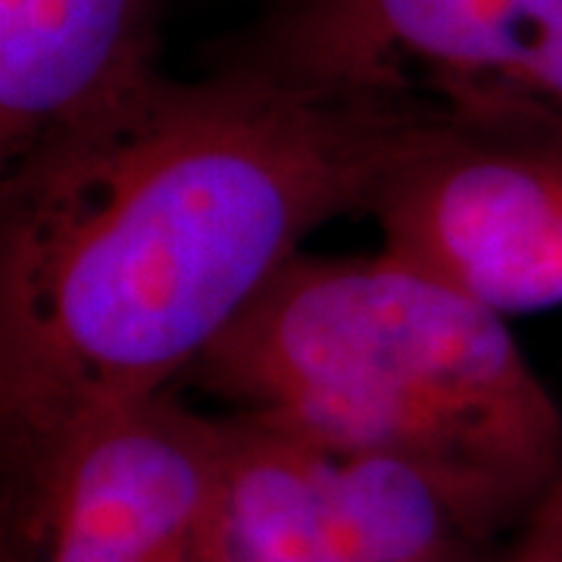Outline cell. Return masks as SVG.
<instances>
[{"instance_id":"cell-9","label":"cell","mask_w":562,"mask_h":562,"mask_svg":"<svg viewBox=\"0 0 562 562\" xmlns=\"http://www.w3.org/2000/svg\"><path fill=\"white\" fill-rule=\"evenodd\" d=\"M501 562H562V469L522 528L509 538Z\"/></svg>"},{"instance_id":"cell-6","label":"cell","mask_w":562,"mask_h":562,"mask_svg":"<svg viewBox=\"0 0 562 562\" xmlns=\"http://www.w3.org/2000/svg\"><path fill=\"white\" fill-rule=\"evenodd\" d=\"M162 0H0V166L106 120L160 69Z\"/></svg>"},{"instance_id":"cell-7","label":"cell","mask_w":562,"mask_h":562,"mask_svg":"<svg viewBox=\"0 0 562 562\" xmlns=\"http://www.w3.org/2000/svg\"><path fill=\"white\" fill-rule=\"evenodd\" d=\"M313 453L347 562H501L509 538L435 475L384 457Z\"/></svg>"},{"instance_id":"cell-4","label":"cell","mask_w":562,"mask_h":562,"mask_svg":"<svg viewBox=\"0 0 562 562\" xmlns=\"http://www.w3.org/2000/svg\"><path fill=\"white\" fill-rule=\"evenodd\" d=\"M228 422L162 394L0 491L3 562H220Z\"/></svg>"},{"instance_id":"cell-8","label":"cell","mask_w":562,"mask_h":562,"mask_svg":"<svg viewBox=\"0 0 562 562\" xmlns=\"http://www.w3.org/2000/svg\"><path fill=\"white\" fill-rule=\"evenodd\" d=\"M228 422L220 562H347L322 497L319 462L262 422Z\"/></svg>"},{"instance_id":"cell-5","label":"cell","mask_w":562,"mask_h":562,"mask_svg":"<svg viewBox=\"0 0 562 562\" xmlns=\"http://www.w3.org/2000/svg\"><path fill=\"white\" fill-rule=\"evenodd\" d=\"M369 220L384 250L503 319L562 306V138L438 132Z\"/></svg>"},{"instance_id":"cell-1","label":"cell","mask_w":562,"mask_h":562,"mask_svg":"<svg viewBox=\"0 0 562 562\" xmlns=\"http://www.w3.org/2000/svg\"><path fill=\"white\" fill-rule=\"evenodd\" d=\"M431 135L222 63L0 166V491L176 394L306 241L369 216Z\"/></svg>"},{"instance_id":"cell-3","label":"cell","mask_w":562,"mask_h":562,"mask_svg":"<svg viewBox=\"0 0 562 562\" xmlns=\"http://www.w3.org/2000/svg\"><path fill=\"white\" fill-rule=\"evenodd\" d=\"M225 63L472 138H562V0H279Z\"/></svg>"},{"instance_id":"cell-2","label":"cell","mask_w":562,"mask_h":562,"mask_svg":"<svg viewBox=\"0 0 562 562\" xmlns=\"http://www.w3.org/2000/svg\"><path fill=\"white\" fill-rule=\"evenodd\" d=\"M188 391L319 453L409 462L506 538L562 469L560 403L509 319L382 244L294 257Z\"/></svg>"}]
</instances>
